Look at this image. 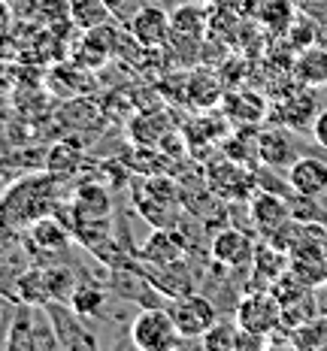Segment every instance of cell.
<instances>
[{"mask_svg": "<svg viewBox=\"0 0 327 351\" xmlns=\"http://www.w3.org/2000/svg\"><path fill=\"white\" fill-rule=\"evenodd\" d=\"M16 300H27V303L46 306L49 303V288H46V267H31L21 269L16 279Z\"/></svg>", "mask_w": 327, "mask_h": 351, "instance_id": "25", "label": "cell"}, {"mask_svg": "<svg viewBox=\"0 0 327 351\" xmlns=\"http://www.w3.org/2000/svg\"><path fill=\"white\" fill-rule=\"evenodd\" d=\"M234 321L243 327V330L267 336V339H270V336L282 327V303L273 297L270 288L249 291V294L237 303Z\"/></svg>", "mask_w": 327, "mask_h": 351, "instance_id": "4", "label": "cell"}, {"mask_svg": "<svg viewBox=\"0 0 327 351\" xmlns=\"http://www.w3.org/2000/svg\"><path fill=\"white\" fill-rule=\"evenodd\" d=\"M10 306H12V303H10V300H6V294H3V291H0V318H3V312L10 309Z\"/></svg>", "mask_w": 327, "mask_h": 351, "instance_id": "35", "label": "cell"}, {"mask_svg": "<svg viewBox=\"0 0 327 351\" xmlns=\"http://www.w3.org/2000/svg\"><path fill=\"white\" fill-rule=\"evenodd\" d=\"M291 79L306 88H324L327 85V49H300L297 61L291 64Z\"/></svg>", "mask_w": 327, "mask_h": 351, "instance_id": "18", "label": "cell"}, {"mask_svg": "<svg viewBox=\"0 0 327 351\" xmlns=\"http://www.w3.org/2000/svg\"><path fill=\"white\" fill-rule=\"evenodd\" d=\"M254 152H258L261 164L270 167V170H288L297 160L294 143H291V130L282 128V124L258 130V134H254Z\"/></svg>", "mask_w": 327, "mask_h": 351, "instance_id": "10", "label": "cell"}, {"mask_svg": "<svg viewBox=\"0 0 327 351\" xmlns=\"http://www.w3.org/2000/svg\"><path fill=\"white\" fill-rule=\"evenodd\" d=\"M49 309V318H52V327H55V336H58V346L61 348H94L97 339L94 333L88 330V318H82L79 312H73L70 303H46Z\"/></svg>", "mask_w": 327, "mask_h": 351, "instance_id": "8", "label": "cell"}, {"mask_svg": "<svg viewBox=\"0 0 327 351\" xmlns=\"http://www.w3.org/2000/svg\"><path fill=\"white\" fill-rule=\"evenodd\" d=\"M73 212L79 215H91V218H109L112 212V203H109V194L104 185H79L76 194H73Z\"/></svg>", "mask_w": 327, "mask_h": 351, "instance_id": "24", "label": "cell"}, {"mask_svg": "<svg viewBox=\"0 0 327 351\" xmlns=\"http://www.w3.org/2000/svg\"><path fill=\"white\" fill-rule=\"evenodd\" d=\"M261 25L273 34H288V27L294 25V10H291L288 0H270V3L261 10Z\"/></svg>", "mask_w": 327, "mask_h": 351, "instance_id": "31", "label": "cell"}, {"mask_svg": "<svg viewBox=\"0 0 327 351\" xmlns=\"http://www.w3.org/2000/svg\"><path fill=\"white\" fill-rule=\"evenodd\" d=\"M82 164V152L76 149V145L70 143H58L52 152H49V160H46V170L55 176V179H61V176H73L76 173V167Z\"/></svg>", "mask_w": 327, "mask_h": 351, "instance_id": "30", "label": "cell"}, {"mask_svg": "<svg viewBox=\"0 0 327 351\" xmlns=\"http://www.w3.org/2000/svg\"><path fill=\"white\" fill-rule=\"evenodd\" d=\"M46 267V288H49V303H70V294L76 288V276L73 269L61 267V263H43Z\"/></svg>", "mask_w": 327, "mask_h": 351, "instance_id": "27", "label": "cell"}, {"mask_svg": "<svg viewBox=\"0 0 327 351\" xmlns=\"http://www.w3.org/2000/svg\"><path fill=\"white\" fill-rule=\"evenodd\" d=\"M213 6H218V3H234V0H209Z\"/></svg>", "mask_w": 327, "mask_h": 351, "instance_id": "36", "label": "cell"}, {"mask_svg": "<svg viewBox=\"0 0 327 351\" xmlns=\"http://www.w3.org/2000/svg\"><path fill=\"white\" fill-rule=\"evenodd\" d=\"M252 258H254V239L249 233H243L237 228L215 233V239H213V261L215 263L237 269V267L252 263Z\"/></svg>", "mask_w": 327, "mask_h": 351, "instance_id": "14", "label": "cell"}, {"mask_svg": "<svg viewBox=\"0 0 327 351\" xmlns=\"http://www.w3.org/2000/svg\"><path fill=\"white\" fill-rule=\"evenodd\" d=\"M106 303H109L106 288H100L94 279H79L70 294L73 312H79L82 318H100L106 312Z\"/></svg>", "mask_w": 327, "mask_h": 351, "instance_id": "22", "label": "cell"}, {"mask_svg": "<svg viewBox=\"0 0 327 351\" xmlns=\"http://www.w3.org/2000/svg\"><path fill=\"white\" fill-rule=\"evenodd\" d=\"M130 342L140 351H170L185 346V336L179 333L176 321H173L170 309H143L140 315L130 321Z\"/></svg>", "mask_w": 327, "mask_h": 351, "instance_id": "3", "label": "cell"}, {"mask_svg": "<svg viewBox=\"0 0 327 351\" xmlns=\"http://www.w3.org/2000/svg\"><path fill=\"white\" fill-rule=\"evenodd\" d=\"M10 21H12L10 3H6V0H0V36H3V34H6V27H10Z\"/></svg>", "mask_w": 327, "mask_h": 351, "instance_id": "34", "label": "cell"}, {"mask_svg": "<svg viewBox=\"0 0 327 351\" xmlns=\"http://www.w3.org/2000/svg\"><path fill=\"white\" fill-rule=\"evenodd\" d=\"M288 269L297 276L306 288H322L327 285V248L324 243H306L288 254Z\"/></svg>", "mask_w": 327, "mask_h": 351, "instance_id": "11", "label": "cell"}, {"mask_svg": "<svg viewBox=\"0 0 327 351\" xmlns=\"http://www.w3.org/2000/svg\"><path fill=\"white\" fill-rule=\"evenodd\" d=\"M237 339H239V324L237 321H221L218 318L215 324L200 336V346L206 351H237Z\"/></svg>", "mask_w": 327, "mask_h": 351, "instance_id": "28", "label": "cell"}, {"mask_svg": "<svg viewBox=\"0 0 327 351\" xmlns=\"http://www.w3.org/2000/svg\"><path fill=\"white\" fill-rule=\"evenodd\" d=\"M3 348H10V351L61 348L46 306L27 303V300H16V303H12L10 324H6V330H3Z\"/></svg>", "mask_w": 327, "mask_h": 351, "instance_id": "2", "label": "cell"}, {"mask_svg": "<svg viewBox=\"0 0 327 351\" xmlns=\"http://www.w3.org/2000/svg\"><path fill=\"white\" fill-rule=\"evenodd\" d=\"M288 188L297 197L318 200L322 194H327V164L322 158H297L288 167Z\"/></svg>", "mask_w": 327, "mask_h": 351, "instance_id": "13", "label": "cell"}, {"mask_svg": "<svg viewBox=\"0 0 327 351\" xmlns=\"http://www.w3.org/2000/svg\"><path fill=\"white\" fill-rule=\"evenodd\" d=\"M130 40L140 49H161L170 36V10L164 6H143L128 21Z\"/></svg>", "mask_w": 327, "mask_h": 351, "instance_id": "9", "label": "cell"}, {"mask_svg": "<svg viewBox=\"0 0 327 351\" xmlns=\"http://www.w3.org/2000/svg\"><path fill=\"white\" fill-rule=\"evenodd\" d=\"M221 106H224V115L234 124H239V128H254V124L267 119V100L252 91L228 94V97H221Z\"/></svg>", "mask_w": 327, "mask_h": 351, "instance_id": "16", "label": "cell"}, {"mask_svg": "<svg viewBox=\"0 0 327 351\" xmlns=\"http://www.w3.org/2000/svg\"><path fill=\"white\" fill-rule=\"evenodd\" d=\"M312 136H315V143L322 145V149H327V109H322V112L315 115V121H312Z\"/></svg>", "mask_w": 327, "mask_h": 351, "instance_id": "33", "label": "cell"}, {"mask_svg": "<svg viewBox=\"0 0 327 351\" xmlns=\"http://www.w3.org/2000/svg\"><path fill=\"white\" fill-rule=\"evenodd\" d=\"M70 3V21L79 31H94V27H104L112 10L106 6V0H67Z\"/></svg>", "mask_w": 327, "mask_h": 351, "instance_id": "23", "label": "cell"}, {"mask_svg": "<svg viewBox=\"0 0 327 351\" xmlns=\"http://www.w3.org/2000/svg\"><path fill=\"white\" fill-rule=\"evenodd\" d=\"M0 200L6 203V209L12 212V218L19 221V228L25 230L31 221L36 218H46V215H55V206H58V182L52 173H34V176H25V179L12 182L10 188L3 191Z\"/></svg>", "mask_w": 327, "mask_h": 351, "instance_id": "1", "label": "cell"}, {"mask_svg": "<svg viewBox=\"0 0 327 351\" xmlns=\"http://www.w3.org/2000/svg\"><path fill=\"white\" fill-rule=\"evenodd\" d=\"M318 112L322 109H318V100H315V88L294 85L291 94H285L273 106V121L288 130H312V121H315Z\"/></svg>", "mask_w": 327, "mask_h": 351, "instance_id": "7", "label": "cell"}, {"mask_svg": "<svg viewBox=\"0 0 327 351\" xmlns=\"http://www.w3.org/2000/svg\"><path fill=\"white\" fill-rule=\"evenodd\" d=\"M170 315H173L179 333L185 336V339H200V336L218 321V312H215L213 300H206L200 294L176 297L173 300V306H170Z\"/></svg>", "mask_w": 327, "mask_h": 351, "instance_id": "6", "label": "cell"}, {"mask_svg": "<svg viewBox=\"0 0 327 351\" xmlns=\"http://www.w3.org/2000/svg\"><path fill=\"white\" fill-rule=\"evenodd\" d=\"M70 237H73L70 228H64L55 215H46V218H36V221L27 224L21 243H25V252L36 254L43 263H55L58 254L67 252Z\"/></svg>", "mask_w": 327, "mask_h": 351, "instance_id": "5", "label": "cell"}, {"mask_svg": "<svg viewBox=\"0 0 327 351\" xmlns=\"http://www.w3.org/2000/svg\"><path fill=\"white\" fill-rule=\"evenodd\" d=\"M19 233H21L19 221H16V218H12V212L6 209V203L0 200V248L16 243V239H19Z\"/></svg>", "mask_w": 327, "mask_h": 351, "instance_id": "32", "label": "cell"}, {"mask_svg": "<svg viewBox=\"0 0 327 351\" xmlns=\"http://www.w3.org/2000/svg\"><path fill=\"white\" fill-rule=\"evenodd\" d=\"M206 179H209V185H213V191L221 197H249L252 188H245V185L239 188V182H254L258 176L245 170L239 160L228 158V160H218V164L209 167Z\"/></svg>", "mask_w": 327, "mask_h": 351, "instance_id": "15", "label": "cell"}, {"mask_svg": "<svg viewBox=\"0 0 327 351\" xmlns=\"http://www.w3.org/2000/svg\"><path fill=\"white\" fill-rule=\"evenodd\" d=\"M252 273H254V279L264 282V288H270V285L279 279L282 273H288V252L276 248L273 243H261V245H254Z\"/></svg>", "mask_w": 327, "mask_h": 351, "instance_id": "21", "label": "cell"}, {"mask_svg": "<svg viewBox=\"0 0 327 351\" xmlns=\"http://www.w3.org/2000/svg\"><path fill=\"white\" fill-rule=\"evenodd\" d=\"M221 79L209 70H197L185 79V100L197 109H213L221 104Z\"/></svg>", "mask_w": 327, "mask_h": 351, "instance_id": "19", "label": "cell"}, {"mask_svg": "<svg viewBox=\"0 0 327 351\" xmlns=\"http://www.w3.org/2000/svg\"><path fill=\"white\" fill-rule=\"evenodd\" d=\"M249 215H252L254 228L264 233V237H270L273 230H279L282 224L291 218V203L282 194L267 191L264 188V191L249 197Z\"/></svg>", "mask_w": 327, "mask_h": 351, "instance_id": "12", "label": "cell"}, {"mask_svg": "<svg viewBox=\"0 0 327 351\" xmlns=\"http://www.w3.org/2000/svg\"><path fill=\"white\" fill-rule=\"evenodd\" d=\"M315 315H318V300H315V291H309L300 300H294V303L282 306V330H294V327L306 324Z\"/></svg>", "mask_w": 327, "mask_h": 351, "instance_id": "29", "label": "cell"}, {"mask_svg": "<svg viewBox=\"0 0 327 351\" xmlns=\"http://www.w3.org/2000/svg\"><path fill=\"white\" fill-rule=\"evenodd\" d=\"M291 348L300 351H315V348H327V318L315 315L306 324L294 327L291 330Z\"/></svg>", "mask_w": 327, "mask_h": 351, "instance_id": "26", "label": "cell"}, {"mask_svg": "<svg viewBox=\"0 0 327 351\" xmlns=\"http://www.w3.org/2000/svg\"><path fill=\"white\" fill-rule=\"evenodd\" d=\"M182 254H185V243L170 228H158L149 243L143 245V261L155 263L161 269H170L173 263H179Z\"/></svg>", "mask_w": 327, "mask_h": 351, "instance_id": "17", "label": "cell"}, {"mask_svg": "<svg viewBox=\"0 0 327 351\" xmlns=\"http://www.w3.org/2000/svg\"><path fill=\"white\" fill-rule=\"evenodd\" d=\"M170 31L188 36H206L209 31V10L197 0H182L170 10Z\"/></svg>", "mask_w": 327, "mask_h": 351, "instance_id": "20", "label": "cell"}]
</instances>
